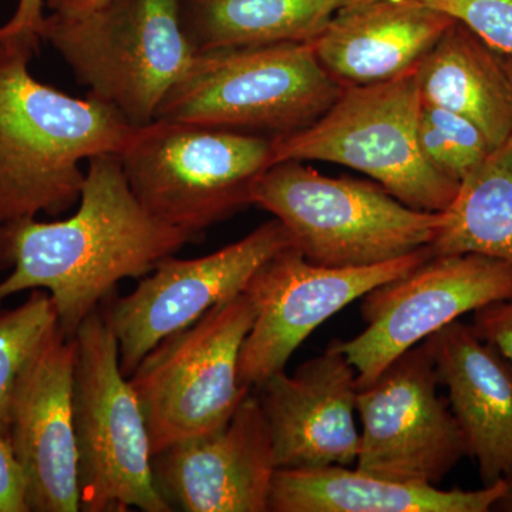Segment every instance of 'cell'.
Masks as SVG:
<instances>
[{
  "label": "cell",
  "mask_w": 512,
  "mask_h": 512,
  "mask_svg": "<svg viewBox=\"0 0 512 512\" xmlns=\"http://www.w3.org/2000/svg\"><path fill=\"white\" fill-rule=\"evenodd\" d=\"M0 512H30L22 468L8 440L0 436Z\"/></svg>",
  "instance_id": "obj_27"
},
{
  "label": "cell",
  "mask_w": 512,
  "mask_h": 512,
  "mask_svg": "<svg viewBox=\"0 0 512 512\" xmlns=\"http://www.w3.org/2000/svg\"><path fill=\"white\" fill-rule=\"evenodd\" d=\"M436 366L424 342L357 389L362 423L355 467L373 476L436 485L468 456L450 404L437 394Z\"/></svg>",
  "instance_id": "obj_11"
},
{
  "label": "cell",
  "mask_w": 512,
  "mask_h": 512,
  "mask_svg": "<svg viewBox=\"0 0 512 512\" xmlns=\"http://www.w3.org/2000/svg\"><path fill=\"white\" fill-rule=\"evenodd\" d=\"M46 40L90 96L133 127L153 123L198 56L185 35L180 0H107L99 8L45 16Z\"/></svg>",
  "instance_id": "obj_4"
},
{
  "label": "cell",
  "mask_w": 512,
  "mask_h": 512,
  "mask_svg": "<svg viewBox=\"0 0 512 512\" xmlns=\"http://www.w3.org/2000/svg\"><path fill=\"white\" fill-rule=\"evenodd\" d=\"M471 328L478 338L491 343L512 363V298L474 311Z\"/></svg>",
  "instance_id": "obj_26"
},
{
  "label": "cell",
  "mask_w": 512,
  "mask_h": 512,
  "mask_svg": "<svg viewBox=\"0 0 512 512\" xmlns=\"http://www.w3.org/2000/svg\"><path fill=\"white\" fill-rule=\"evenodd\" d=\"M73 414L80 511L171 512L157 490L146 419L100 308L76 336Z\"/></svg>",
  "instance_id": "obj_8"
},
{
  "label": "cell",
  "mask_w": 512,
  "mask_h": 512,
  "mask_svg": "<svg viewBox=\"0 0 512 512\" xmlns=\"http://www.w3.org/2000/svg\"><path fill=\"white\" fill-rule=\"evenodd\" d=\"M342 90L311 43L210 50L198 53L156 120L282 137L315 123Z\"/></svg>",
  "instance_id": "obj_5"
},
{
  "label": "cell",
  "mask_w": 512,
  "mask_h": 512,
  "mask_svg": "<svg viewBox=\"0 0 512 512\" xmlns=\"http://www.w3.org/2000/svg\"><path fill=\"white\" fill-rule=\"evenodd\" d=\"M255 316L251 296L238 293L158 343L128 377L153 456L178 441L221 429L252 392L239 380L238 365Z\"/></svg>",
  "instance_id": "obj_9"
},
{
  "label": "cell",
  "mask_w": 512,
  "mask_h": 512,
  "mask_svg": "<svg viewBox=\"0 0 512 512\" xmlns=\"http://www.w3.org/2000/svg\"><path fill=\"white\" fill-rule=\"evenodd\" d=\"M292 247L278 220L195 259L167 256L123 298H107L100 311L119 342L121 372L133 375L147 353L190 328L218 303L244 292L268 259Z\"/></svg>",
  "instance_id": "obj_12"
},
{
  "label": "cell",
  "mask_w": 512,
  "mask_h": 512,
  "mask_svg": "<svg viewBox=\"0 0 512 512\" xmlns=\"http://www.w3.org/2000/svg\"><path fill=\"white\" fill-rule=\"evenodd\" d=\"M505 59V66H507L508 73H510V76L512 77V57L510 56H504Z\"/></svg>",
  "instance_id": "obj_31"
},
{
  "label": "cell",
  "mask_w": 512,
  "mask_h": 512,
  "mask_svg": "<svg viewBox=\"0 0 512 512\" xmlns=\"http://www.w3.org/2000/svg\"><path fill=\"white\" fill-rule=\"evenodd\" d=\"M416 70L366 86H343L311 126L274 138V163L325 161L360 171L407 207L446 211L458 184L421 153Z\"/></svg>",
  "instance_id": "obj_7"
},
{
  "label": "cell",
  "mask_w": 512,
  "mask_h": 512,
  "mask_svg": "<svg viewBox=\"0 0 512 512\" xmlns=\"http://www.w3.org/2000/svg\"><path fill=\"white\" fill-rule=\"evenodd\" d=\"M251 205L284 225L292 247L326 268H363L430 247L443 212L407 207L382 185L326 177L305 161L269 165L256 178Z\"/></svg>",
  "instance_id": "obj_3"
},
{
  "label": "cell",
  "mask_w": 512,
  "mask_h": 512,
  "mask_svg": "<svg viewBox=\"0 0 512 512\" xmlns=\"http://www.w3.org/2000/svg\"><path fill=\"white\" fill-rule=\"evenodd\" d=\"M117 157L153 217L200 235L251 205L252 185L274 164V138L154 120L136 127Z\"/></svg>",
  "instance_id": "obj_6"
},
{
  "label": "cell",
  "mask_w": 512,
  "mask_h": 512,
  "mask_svg": "<svg viewBox=\"0 0 512 512\" xmlns=\"http://www.w3.org/2000/svg\"><path fill=\"white\" fill-rule=\"evenodd\" d=\"M507 480L480 490H441L373 476L359 468H278L272 483V512H487Z\"/></svg>",
  "instance_id": "obj_19"
},
{
  "label": "cell",
  "mask_w": 512,
  "mask_h": 512,
  "mask_svg": "<svg viewBox=\"0 0 512 512\" xmlns=\"http://www.w3.org/2000/svg\"><path fill=\"white\" fill-rule=\"evenodd\" d=\"M89 163L72 217L0 224V272L10 271L0 282V303L43 289L69 339L120 281L144 278L198 237L158 220L138 202L116 154H101Z\"/></svg>",
  "instance_id": "obj_1"
},
{
  "label": "cell",
  "mask_w": 512,
  "mask_h": 512,
  "mask_svg": "<svg viewBox=\"0 0 512 512\" xmlns=\"http://www.w3.org/2000/svg\"><path fill=\"white\" fill-rule=\"evenodd\" d=\"M512 298V265L478 254L433 255L413 271L362 296L366 329L340 350L357 389L393 360L468 312Z\"/></svg>",
  "instance_id": "obj_10"
},
{
  "label": "cell",
  "mask_w": 512,
  "mask_h": 512,
  "mask_svg": "<svg viewBox=\"0 0 512 512\" xmlns=\"http://www.w3.org/2000/svg\"><path fill=\"white\" fill-rule=\"evenodd\" d=\"M40 40L0 33V224L69 211L86 180L80 163L117 156L136 130L110 104L36 80Z\"/></svg>",
  "instance_id": "obj_2"
},
{
  "label": "cell",
  "mask_w": 512,
  "mask_h": 512,
  "mask_svg": "<svg viewBox=\"0 0 512 512\" xmlns=\"http://www.w3.org/2000/svg\"><path fill=\"white\" fill-rule=\"evenodd\" d=\"M151 466L173 511L268 512L278 467L258 397L249 393L221 429L154 454Z\"/></svg>",
  "instance_id": "obj_14"
},
{
  "label": "cell",
  "mask_w": 512,
  "mask_h": 512,
  "mask_svg": "<svg viewBox=\"0 0 512 512\" xmlns=\"http://www.w3.org/2000/svg\"><path fill=\"white\" fill-rule=\"evenodd\" d=\"M46 0H19L12 18L0 26L2 35L39 36L45 20Z\"/></svg>",
  "instance_id": "obj_28"
},
{
  "label": "cell",
  "mask_w": 512,
  "mask_h": 512,
  "mask_svg": "<svg viewBox=\"0 0 512 512\" xmlns=\"http://www.w3.org/2000/svg\"><path fill=\"white\" fill-rule=\"evenodd\" d=\"M76 340L59 326L23 370L10 406L8 441L30 512L80 511L73 392Z\"/></svg>",
  "instance_id": "obj_15"
},
{
  "label": "cell",
  "mask_w": 512,
  "mask_h": 512,
  "mask_svg": "<svg viewBox=\"0 0 512 512\" xmlns=\"http://www.w3.org/2000/svg\"><path fill=\"white\" fill-rule=\"evenodd\" d=\"M453 22L423 0H362L340 9L311 45L342 86H366L416 70Z\"/></svg>",
  "instance_id": "obj_18"
},
{
  "label": "cell",
  "mask_w": 512,
  "mask_h": 512,
  "mask_svg": "<svg viewBox=\"0 0 512 512\" xmlns=\"http://www.w3.org/2000/svg\"><path fill=\"white\" fill-rule=\"evenodd\" d=\"M57 326L55 305L43 289L30 291L29 298L18 308L0 312V436L3 439L8 440L10 406L19 377Z\"/></svg>",
  "instance_id": "obj_23"
},
{
  "label": "cell",
  "mask_w": 512,
  "mask_h": 512,
  "mask_svg": "<svg viewBox=\"0 0 512 512\" xmlns=\"http://www.w3.org/2000/svg\"><path fill=\"white\" fill-rule=\"evenodd\" d=\"M423 103L474 124L495 148L512 134V77L504 55L454 20L416 69Z\"/></svg>",
  "instance_id": "obj_20"
},
{
  "label": "cell",
  "mask_w": 512,
  "mask_h": 512,
  "mask_svg": "<svg viewBox=\"0 0 512 512\" xmlns=\"http://www.w3.org/2000/svg\"><path fill=\"white\" fill-rule=\"evenodd\" d=\"M417 136L426 160L457 183L483 163L493 150L490 141L473 121L423 101Z\"/></svg>",
  "instance_id": "obj_24"
},
{
  "label": "cell",
  "mask_w": 512,
  "mask_h": 512,
  "mask_svg": "<svg viewBox=\"0 0 512 512\" xmlns=\"http://www.w3.org/2000/svg\"><path fill=\"white\" fill-rule=\"evenodd\" d=\"M491 511L512 512V477L507 478V487L497 498Z\"/></svg>",
  "instance_id": "obj_30"
},
{
  "label": "cell",
  "mask_w": 512,
  "mask_h": 512,
  "mask_svg": "<svg viewBox=\"0 0 512 512\" xmlns=\"http://www.w3.org/2000/svg\"><path fill=\"white\" fill-rule=\"evenodd\" d=\"M431 254H478L512 265V134L458 184Z\"/></svg>",
  "instance_id": "obj_22"
},
{
  "label": "cell",
  "mask_w": 512,
  "mask_h": 512,
  "mask_svg": "<svg viewBox=\"0 0 512 512\" xmlns=\"http://www.w3.org/2000/svg\"><path fill=\"white\" fill-rule=\"evenodd\" d=\"M504 56L512 57V0H423Z\"/></svg>",
  "instance_id": "obj_25"
},
{
  "label": "cell",
  "mask_w": 512,
  "mask_h": 512,
  "mask_svg": "<svg viewBox=\"0 0 512 512\" xmlns=\"http://www.w3.org/2000/svg\"><path fill=\"white\" fill-rule=\"evenodd\" d=\"M254 390L276 467L355 466L360 444L356 370L338 342L302 363L292 376L282 370Z\"/></svg>",
  "instance_id": "obj_16"
},
{
  "label": "cell",
  "mask_w": 512,
  "mask_h": 512,
  "mask_svg": "<svg viewBox=\"0 0 512 512\" xmlns=\"http://www.w3.org/2000/svg\"><path fill=\"white\" fill-rule=\"evenodd\" d=\"M106 2L107 0H46V8L50 10V13L76 15V13L99 8Z\"/></svg>",
  "instance_id": "obj_29"
},
{
  "label": "cell",
  "mask_w": 512,
  "mask_h": 512,
  "mask_svg": "<svg viewBox=\"0 0 512 512\" xmlns=\"http://www.w3.org/2000/svg\"><path fill=\"white\" fill-rule=\"evenodd\" d=\"M483 485L512 477V363L460 320L424 340Z\"/></svg>",
  "instance_id": "obj_17"
},
{
  "label": "cell",
  "mask_w": 512,
  "mask_h": 512,
  "mask_svg": "<svg viewBox=\"0 0 512 512\" xmlns=\"http://www.w3.org/2000/svg\"><path fill=\"white\" fill-rule=\"evenodd\" d=\"M431 256L430 248L424 247L383 264L326 268L312 264L293 247L278 252L245 288L256 316L239 355V380L252 390L261 386L285 370L293 353L323 322Z\"/></svg>",
  "instance_id": "obj_13"
},
{
  "label": "cell",
  "mask_w": 512,
  "mask_h": 512,
  "mask_svg": "<svg viewBox=\"0 0 512 512\" xmlns=\"http://www.w3.org/2000/svg\"><path fill=\"white\" fill-rule=\"evenodd\" d=\"M362 0H180L185 35L198 52L311 43L340 9Z\"/></svg>",
  "instance_id": "obj_21"
}]
</instances>
